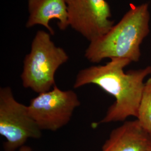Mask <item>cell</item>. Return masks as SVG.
<instances>
[{
    "mask_svg": "<svg viewBox=\"0 0 151 151\" xmlns=\"http://www.w3.org/2000/svg\"><path fill=\"white\" fill-rule=\"evenodd\" d=\"M131 62L125 58H112L105 65L90 66L77 75L75 88L93 84L115 98L100 124L124 122L132 116L137 118L145 80L151 76V66L125 72Z\"/></svg>",
    "mask_w": 151,
    "mask_h": 151,
    "instance_id": "6da1fadb",
    "label": "cell"
},
{
    "mask_svg": "<svg viewBox=\"0 0 151 151\" xmlns=\"http://www.w3.org/2000/svg\"><path fill=\"white\" fill-rule=\"evenodd\" d=\"M150 12L147 3L132 6L121 20L100 38L90 42L85 57L93 63L106 58L140 59V45L150 32Z\"/></svg>",
    "mask_w": 151,
    "mask_h": 151,
    "instance_id": "7a4b0ae2",
    "label": "cell"
},
{
    "mask_svg": "<svg viewBox=\"0 0 151 151\" xmlns=\"http://www.w3.org/2000/svg\"><path fill=\"white\" fill-rule=\"evenodd\" d=\"M50 35L38 30L32 40L30 52L24 60L22 85L38 94L48 91L55 85L57 70L69 60L65 49L55 45Z\"/></svg>",
    "mask_w": 151,
    "mask_h": 151,
    "instance_id": "3957f363",
    "label": "cell"
},
{
    "mask_svg": "<svg viewBox=\"0 0 151 151\" xmlns=\"http://www.w3.org/2000/svg\"><path fill=\"white\" fill-rule=\"evenodd\" d=\"M0 134L5 138V151H15L28 139L42 137V130L30 116L27 106L16 100L9 86L0 88Z\"/></svg>",
    "mask_w": 151,
    "mask_h": 151,
    "instance_id": "277c9868",
    "label": "cell"
},
{
    "mask_svg": "<svg viewBox=\"0 0 151 151\" xmlns=\"http://www.w3.org/2000/svg\"><path fill=\"white\" fill-rule=\"evenodd\" d=\"M81 104L75 92L62 90L56 85L50 90L31 99L28 110L42 130L55 132L65 126Z\"/></svg>",
    "mask_w": 151,
    "mask_h": 151,
    "instance_id": "5b68a950",
    "label": "cell"
},
{
    "mask_svg": "<svg viewBox=\"0 0 151 151\" xmlns=\"http://www.w3.org/2000/svg\"><path fill=\"white\" fill-rule=\"evenodd\" d=\"M68 24L90 42L113 27L110 7L106 0H66Z\"/></svg>",
    "mask_w": 151,
    "mask_h": 151,
    "instance_id": "8992f818",
    "label": "cell"
},
{
    "mask_svg": "<svg viewBox=\"0 0 151 151\" xmlns=\"http://www.w3.org/2000/svg\"><path fill=\"white\" fill-rule=\"evenodd\" d=\"M151 137L138 120L127 121L113 130L101 151H151Z\"/></svg>",
    "mask_w": 151,
    "mask_h": 151,
    "instance_id": "52a82bcc",
    "label": "cell"
},
{
    "mask_svg": "<svg viewBox=\"0 0 151 151\" xmlns=\"http://www.w3.org/2000/svg\"><path fill=\"white\" fill-rule=\"evenodd\" d=\"M29 17L26 27L39 25L45 27L51 35L54 30L49 25L51 20L57 19L60 29L65 30L69 27L66 0H28Z\"/></svg>",
    "mask_w": 151,
    "mask_h": 151,
    "instance_id": "ba28073f",
    "label": "cell"
},
{
    "mask_svg": "<svg viewBox=\"0 0 151 151\" xmlns=\"http://www.w3.org/2000/svg\"><path fill=\"white\" fill-rule=\"evenodd\" d=\"M137 118L142 128L151 137V76L145 82Z\"/></svg>",
    "mask_w": 151,
    "mask_h": 151,
    "instance_id": "9c48e42d",
    "label": "cell"
},
{
    "mask_svg": "<svg viewBox=\"0 0 151 151\" xmlns=\"http://www.w3.org/2000/svg\"><path fill=\"white\" fill-rule=\"evenodd\" d=\"M19 151H32V150L31 147L24 145L19 149Z\"/></svg>",
    "mask_w": 151,
    "mask_h": 151,
    "instance_id": "30bf717a",
    "label": "cell"
},
{
    "mask_svg": "<svg viewBox=\"0 0 151 151\" xmlns=\"http://www.w3.org/2000/svg\"></svg>",
    "mask_w": 151,
    "mask_h": 151,
    "instance_id": "8fae6325",
    "label": "cell"
}]
</instances>
